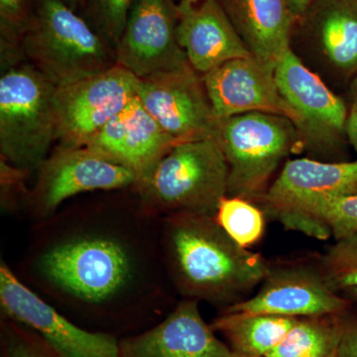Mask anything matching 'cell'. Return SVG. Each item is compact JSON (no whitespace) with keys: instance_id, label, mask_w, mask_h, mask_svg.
<instances>
[{"instance_id":"6da1fadb","label":"cell","mask_w":357,"mask_h":357,"mask_svg":"<svg viewBox=\"0 0 357 357\" xmlns=\"http://www.w3.org/2000/svg\"><path fill=\"white\" fill-rule=\"evenodd\" d=\"M21 269L27 283L84 318L156 312L167 276L161 218L133 192L59 211L35 227Z\"/></svg>"},{"instance_id":"7a4b0ae2","label":"cell","mask_w":357,"mask_h":357,"mask_svg":"<svg viewBox=\"0 0 357 357\" xmlns=\"http://www.w3.org/2000/svg\"><path fill=\"white\" fill-rule=\"evenodd\" d=\"M161 249L167 276L178 292L211 304L239 302L271 267L260 253L237 244L215 218L206 215L161 218Z\"/></svg>"},{"instance_id":"3957f363","label":"cell","mask_w":357,"mask_h":357,"mask_svg":"<svg viewBox=\"0 0 357 357\" xmlns=\"http://www.w3.org/2000/svg\"><path fill=\"white\" fill-rule=\"evenodd\" d=\"M227 185L229 166L222 148L217 140L203 139L176 144L131 190L156 217L191 213L215 218Z\"/></svg>"},{"instance_id":"277c9868","label":"cell","mask_w":357,"mask_h":357,"mask_svg":"<svg viewBox=\"0 0 357 357\" xmlns=\"http://www.w3.org/2000/svg\"><path fill=\"white\" fill-rule=\"evenodd\" d=\"M21 50L25 60L56 88L116 66L114 47L81 13L59 0H39Z\"/></svg>"},{"instance_id":"5b68a950","label":"cell","mask_w":357,"mask_h":357,"mask_svg":"<svg viewBox=\"0 0 357 357\" xmlns=\"http://www.w3.org/2000/svg\"><path fill=\"white\" fill-rule=\"evenodd\" d=\"M56 89L27 61L1 70L0 159L38 171L57 142Z\"/></svg>"},{"instance_id":"8992f818","label":"cell","mask_w":357,"mask_h":357,"mask_svg":"<svg viewBox=\"0 0 357 357\" xmlns=\"http://www.w3.org/2000/svg\"><path fill=\"white\" fill-rule=\"evenodd\" d=\"M218 142L229 166V197L259 202L282 160L304 142L290 119L249 112L220 121Z\"/></svg>"},{"instance_id":"52a82bcc","label":"cell","mask_w":357,"mask_h":357,"mask_svg":"<svg viewBox=\"0 0 357 357\" xmlns=\"http://www.w3.org/2000/svg\"><path fill=\"white\" fill-rule=\"evenodd\" d=\"M351 194H357V160L299 158L286 162L258 203L266 217L286 229L326 241L332 234L317 220V211L326 199Z\"/></svg>"},{"instance_id":"ba28073f","label":"cell","mask_w":357,"mask_h":357,"mask_svg":"<svg viewBox=\"0 0 357 357\" xmlns=\"http://www.w3.org/2000/svg\"><path fill=\"white\" fill-rule=\"evenodd\" d=\"M26 208L37 222L60 211L68 199L86 192L126 191L138 183L135 174L88 147L58 146L36 172Z\"/></svg>"},{"instance_id":"9c48e42d","label":"cell","mask_w":357,"mask_h":357,"mask_svg":"<svg viewBox=\"0 0 357 357\" xmlns=\"http://www.w3.org/2000/svg\"><path fill=\"white\" fill-rule=\"evenodd\" d=\"M0 307L4 318L29 328L60 356L119 357L116 337L76 325L4 261L0 264Z\"/></svg>"},{"instance_id":"30bf717a","label":"cell","mask_w":357,"mask_h":357,"mask_svg":"<svg viewBox=\"0 0 357 357\" xmlns=\"http://www.w3.org/2000/svg\"><path fill=\"white\" fill-rule=\"evenodd\" d=\"M139 79L116 65L77 83L56 89L54 105L59 146L86 147L137 96Z\"/></svg>"},{"instance_id":"8fae6325","label":"cell","mask_w":357,"mask_h":357,"mask_svg":"<svg viewBox=\"0 0 357 357\" xmlns=\"http://www.w3.org/2000/svg\"><path fill=\"white\" fill-rule=\"evenodd\" d=\"M137 98L178 143L218 140V119L201 75L192 67L139 79Z\"/></svg>"},{"instance_id":"7c38bea8","label":"cell","mask_w":357,"mask_h":357,"mask_svg":"<svg viewBox=\"0 0 357 357\" xmlns=\"http://www.w3.org/2000/svg\"><path fill=\"white\" fill-rule=\"evenodd\" d=\"M178 21L174 0H135L114 47L116 65L138 79L191 67L178 44Z\"/></svg>"},{"instance_id":"4fadbf2b","label":"cell","mask_w":357,"mask_h":357,"mask_svg":"<svg viewBox=\"0 0 357 357\" xmlns=\"http://www.w3.org/2000/svg\"><path fill=\"white\" fill-rule=\"evenodd\" d=\"M351 304L328 287L318 266L284 265L270 267L256 295L230 305L225 312L301 319L345 314Z\"/></svg>"},{"instance_id":"5bb4252c","label":"cell","mask_w":357,"mask_h":357,"mask_svg":"<svg viewBox=\"0 0 357 357\" xmlns=\"http://www.w3.org/2000/svg\"><path fill=\"white\" fill-rule=\"evenodd\" d=\"M201 76L220 121L249 112H264L290 119L302 133V117L282 96L274 70L253 56L234 59Z\"/></svg>"},{"instance_id":"9a60e30c","label":"cell","mask_w":357,"mask_h":357,"mask_svg":"<svg viewBox=\"0 0 357 357\" xmlns=\"http://www.w3.org/2000/svg\"><path fill=\"white\" fill-rule=\"evenodd\" d=\"M275 81L286 102L301 115L307 143L326 146L345 134L349 110L323 79L288 48L277 63Z\"/></svg>"},{"instance_id":"2e32d148","label":"cell","mask_w":357,"mask_h":357,"mask_svg":"<svg viewBox=\"0 0 357 357\" xmlns=\"http://www.w3.org/2000/svg\"><path fill=\"white\" fill-rule=\"evenodd\" d=\"M176 144L136 96L86 147L126 167L139 184Z\"/></svg>"},{"instance_id":"e0dca14e","label":"cell","mask_w":357,"mask_h":357,"mask_svg":"<svg viewBox=\"0 0 357 357\" xmlns=\"http://www.w3.org/2000/svg\"><path fill=\"white\" fill-rule=\"evenodd\" d=\"M199 312V301L185 299L158 325L119 342V357H231Z\"/></svg>"},{"instance_id":"ac0fdd59","label":"cell","mask_w":357,"mask_h":357,"mask_svg":"<svg viewBox=\"0 0 357 357\" xmlns=\"http://www.w3.org/2000/svg\"><path fill=\"white\" fill-rule=\"evenodd\" d=\"M178 44L198 74L252 56L218 0L178 3Z\"/></svg>"},{"instance_id":"d6986e66","label":"cell","mask_w":357,"mask_h":357,"mask_svg":"<svg viewBox=\"0 0 357 357\" xmlns=\"http://www.w3.org/2000/svg\"><path fill=\"white\" fill-rule=\"evenodd\" d=\"M253 57L275 70L291 47L296 18L288 0H218Z\"/></svg>"},{"instance_id":"ffe728a7","label":"cell","mask_w":357,"mask_h":357,"mask_svg":"<svg viewBox=\"0 0 357 357\" xmlns=\"http://www.w3.org/2000/svg\"><path fill=\"white\" fill-rule=\"evenodd\" d=\"M304 17L309 18L314 38L328 64L356 76L357 0H314Z\"/></svg>"},{"instance_id":"44dd1931","label":"cell","mask_w":357,"mask_h":357,"mask_svg":"<svg viewBox=\"0 0 357 357\" xmlns=\"http://www.w3.org/2000/svg\"><path fill=\"white\" fill-rule=\"evenodd\" d=\"M298 318L268 314L225 312L213 321V330L227 338L236 356L264 357L277 347Z\"/></svg>"},{"instance_id":"7402d4cb","label":"cell","mask_w":357,"mask_h":357,"mask_svg":"<svg viewBox=\"0 0 357 357\" xmlns=\"http://www.w3.org/2000/svg\"><path fill=\"white\" fill-rule=\"evenodd\" d=\"M344 314L298 319L280 344L264 357H337Z\"/></svg>"},{"instance_id":"603a6c76","label":"cell","mask_w":357,"mask_h":357,"mask_svg":"<svg viewBox=\"0 0 357 357\" xmlns=\"http://www.w3.org/2000/svg\"><path fill=\"white\" fill-rule=\"evenodd\" d=\"M215 220L237 244L250 248L261 239L265 215L252 202L225 196L218 204Z\"/></svg>"},{"instance_id":"cb8c5ba5","label":"cell","mask_w":357,"mask_h":357,"mask_svg":"<svg viewBox=\"0 0 357 357\" xmlns=\"http://www.w3.org/2000/svg\"><path fill=\"white\" fill-rule=\"evenodd\" d=\"M318 267L335 292L357 288V234L335 241L321 256Z\"/></svg>"},{"instance_id":"d4e9b609","label":"cell","mask_w":357,"mask_h":357,"mask_svg":"<svg viewBox=\"0 0 357 357\" xmlns=\"http://www.w3.org/2000/svg\"><path fill=\"white\" fill-rule=\"evenodd\" d=\"M135 0H86L82 15L115 47Z\"/></svg>"},{"instance_id":"484cf974","label":"cell","mask_w":357,"mask_h":357,"mask_svg":"<svg viewBox=\"0 0 357 357\" xmlns=\"http://www.w3.org/2000/svg\"><path fill=\"white\" fill-rule=\"evenodd\" d=\"M316 215L335 241L357 234V194L326 199L319 206Z\"/></svg>"},{"instance_id":"4316f807","label":"cell","mask_w":357,"mask_h":357,"mask_svg":"<svg viewBox=\"0 0 357 357\" xmlns=\"http://www.w3.org/2000/svg\"><path fill=\"white\" fill-rule=\"evenodd\" d=\"M2 357H62L29 328L2 317Z\"/></svg>"},{"instance_id":"83f0119b","label":"cell","mask_w":357,"mask_h":357,"mask_svg":"<svg viewBox=\"0 0 357 357\" xmlns=\"http://www.w3.org/2000/svg\"><path fill=\"white\" fill-rule=\"evenodd\" d=\"M39 0H0V42L21 47Z\"/></svg>"},{"instance_id":"f1b7e54d","label":"cell","mask_w":357,"mask_h":357,"mask_svg":"<svg viewBox=\"0 0 357 357\" xmlns=\"http://www.w3.org/2000/svg\"><path fill=\"white\" fill-rule=\"evenodd\" d=\"M31 173L0 159V182H1V208L6 211L18 210L27 203L30 190L26 188V180Z\"/></svg>"},{"instance_id":"f546056e","label":"cell","mask_w":357,"mask_h":357,"mask_svg":"<svg viewBox=\"0 0 357 357\" xmlns=\"http://www.w3.org/2000/svg\"><path fill=\"white\" fill-rule=\"evenodd\" d=\"M337 357H357V319H344Z\"/></svg>"},{"instance_id":"4dcf8cb0","label":"cell","mask_w":357,"mask_h":357,"mask_svg":"<svg viewBox=\"0 0 357 357\" xmlns=\"http://www.w3.org/2000/svg\"><path fill=\"white\" fill-rule=\"evenodd\" d=\"M345 134L351 141L352 146L357 154V102L354 100L351 109L349 110V119H347Z\"/></svg>"},{"instance_id":"1f68e13d","label":"cell","mask_w":357,"mask_h":357,"mask_svg":"<svg viewBox=\"0 0 357 357\" xmlns=\"http://www.w3.org/2000/svg\"><path fill=\"white\" fill-rule=\"evenodd\" d=\"M288 2L294 17L296 20H299L304 17L314 0H288Z\"/></svg>"},{"instance_id":"d6a6232c","label":"cell","mask_w":357,"mask_h":357,"mask_svg":"<svg viewBox=\"0 0 357 357\" xmlns=\"http://www.w3.org/2000/svg\"><path fill=\"white\" fill-rule=\"evenodd\" d=\"M63 2L65 6L76 11V13H83L84 6H86V0H59Z\"/></svg>"},{"instance_id":"836d02e7","label":"cell","mask_w":357,"mask_h":357,"mask_svg":"<svg viewBox=\"0 0 357 357\" xmlns=\"http://www.w3.org/2000/svg\"><path fill=\"white\" fill-rule=\"evenodd\" d=\"M342 295H344L345 298H347L351 303H356L357 304V288H351L345 290L342 292Z\"/></svg>"},{"instance_id":"e575fe53","label":"cell","mask_w":357,"mask_h":357,"mask_svg":"<svg viewBox=\"0 0 357 357\" xmlns=\"http://www.w3.org/2000/svg\"><path fill=\"white\" fill-rule=\"evenodd\" d=\"M352 96H354V100L357 102V74L354 76V82L351 84Z\"/></svg>"},{"instance_id":"d590c367","label":"cell","mask_w":357,"mask_h":357,"mask_svg":"<svg viewBox=\"0 0 357 357\" xmlns=\"http://www.w3.org/2000/svg\"><path fill=\"white\" fill-rule=\"evenodd\" d=\"M199 0H180V3H197V2H199Z\"/></svg>"},{"instance_id":"8d00e7d4","label":"cell","mask_w":357,"mask_h":357,"mask_svg":"<svg viewBox=\"0 0 357 357\" xmlns=\"http://www.w3.org/2000/svg\"><path fill=\"white\" fill-rule=\"evenodd\" d=\"M231 357H243V356H236V354H232V356Z\"/></svg>"}]
</instances>
